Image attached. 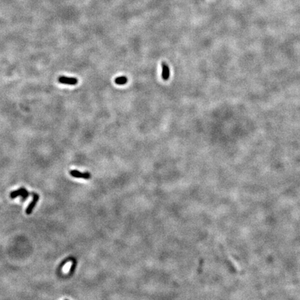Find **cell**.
Instances as JSON below:
<instances>
[{
	"label": "cell",
	"mask_w": 300,
	"mask_h": 300,
	"mask_svg": "<svg viewBox=\"0 0 300 300\" xmlns=\"http://www.w3.org/2000/svg\"><path fill=\"white\" fill-rule=\"evenodd\" d=\"M58 81L60 84L74 86L78 83V79L74 77H68V76H60L58 77Z\"/></svg>",
	"instance_id": "6da1fadb"
},
{
	"label": "cell",
	"mask_w": 300,
	"mask_h": 300,
	"mask_svg": "<svg viewBox=\"0 0 300 300\" xmlns=\"http://www.w3.org/2000/svg\"><path fill=\"white\" fill-rule=\"evenodd\" d=\"M31 194H32V196H33V200H32V202L29 204V205L28 206V207H27L26 209V213L27 215H30L31 213H32L33 208H35V206H36L38 201L39 200V197H40L39 194H38L37 193H36V192H32L31 193Z\"/></svg>",
	"instance_id": "7a4b0ae2"
},
{
	"label": "cell",
	"mask_w": 300,
	"mask_h": 300,
	"mask_svg": "<svg viewBox=\"0 0 300 300\" xmlns=\"http://www.w3.org/2000/svg\"><path fill=\"white\" fill-rule=\"evenodd\" d=\"M70 175L72 177H75V178H80V179H89L91 177V175L89 172H81L78 170H70Z\"/></svg>",
	"instance_id": "3957f363"
},
{
	"label": "cell",
	"mask_w": 300,
	"mask_h": 300,
	"mask_svg": "<svg viewBox=\"0 0 300 300\" xmlns=\"http://www.w3.org/2000/svg\"><path fill=\"white\" fill-rule=\"evenodd\" d=\"M162 67V78L164 81H167L170 78V72L168 65L165 62H163L161 64Z\"/></svg>",
	"instance_id": "277c9868"
},
{
	"label": "cell",
	"mask_w": 300,
	"mask_h": 300,
	"mask_svg": "<svg viewBox=\"0 0 300 300\" xmlns=\"http://www.w3.org/2000/svg\"><path fill=\"white\" fill-rule=\"evenodd\" d=\"M26 188L22 187V188H20V189H18L17 190H15V191H13V192H11L10 194V197L12 199H15L17 197H22V194L25 193V191H26Z\"/></svg>",
	"instance_id": "5b68a950"
},
{
	"label": "cell",
	"mask_w": 300,
	"mask_h": 300,
	"mask_svg": "<svg viewBox=\"0 0 300 300\" xmlns=\"http://www.w3.org/2000/svg\"><path fill=\"white\" fill-rule=\"evenodd\" d=\"M128 81V79L127 78V76H118L115 79V83L117 85H125L126 84Z\"/></svg>",
	"instance_id": "8992f818"
},
{
	"label": "cell",
	"mask_w": 300,
	"mask_h": 300,
	"mask_svg": "<svg viewBox=\"0 0 300 300\" xmlns=\"http://www.w3.org/2000/svg\"><path fill=\"white\" fill-rule=\"evenodd\" d=\"M29 195H30V193L27 190L25 191V193H24V194H22V197H21V201H22V202H24V201L26 200V199L28 198L29 196Z\"/></svg>",
	"instance_id": "52a82bcc"
},
{
	"label": "cell",
	"mask_w": 300,
	"mask_h": 300,
	"mask_svg": "<svg viewBox=\"0 0 300 300\" xmlns=\"http://www.w3.org/2000/svg\"><path fill=\"white\" fill-rule=\"evenodd\" d=\"M65 300H68V299H65Z\"/></svg>",
	"instance_id": "ba28073f"
}]
</instances>
